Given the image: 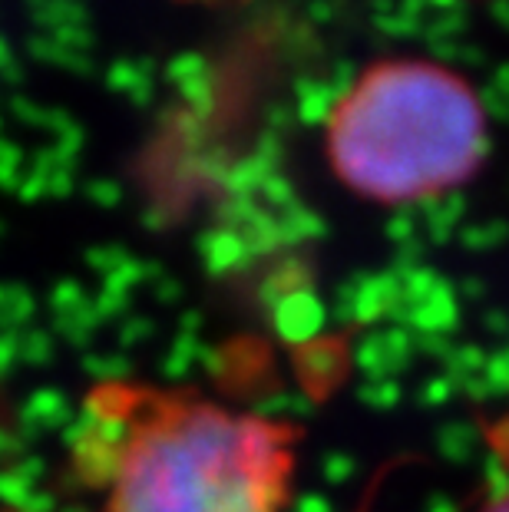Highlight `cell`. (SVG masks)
I'll list each match as a JSON object with an SVG mask.
<instances>
[{
  "label": "cell",
  "instance_id": "6da1fadb",
  "mask_svg": "<svg viewBox=\"0 0 509 512\" xmlns=\"http://www.w3.org/2000/svg\"><path fill=\"white\" fill-rule=\"evenodd\" d=\"M490 119L463 73L397 57L361 70L324 119V159L344 189L377 205L453 192L483 166Z\"/></svg>",
  "mask_w": 509,
  "mask_h": 512
},
{
  "label": "cell",
  "instance_id": "7a4b0ae2",
  "mask_svg": "<svg viewBox=\"0 0 509 512\" xmlns=\"http://www.w3.org/2000/svg\"><path fill=\"white\" fill-rule=\"evenodd\" d=\"M295 466L288 423L162 397L119 433L106 512H281Z\"/></svg>",
  "mask_w": 509,
  "mask_h": 512
},
{
  "label": "cell",
  "instance_id": "3957f363",
  "mask_svg": "<svg viewBox=\"0 0 509 512\" xmlns=\"http://www.w3.org/2000/svg\"><path fill=\"white\" fill-rule=\"evenodd\" d=\"M483 512H509V486L503 489L500 496H493L490 503L483 506Z\"/></svg>",
  "mask_w": 509,
  "mask_h": 512
}]
</instances>
